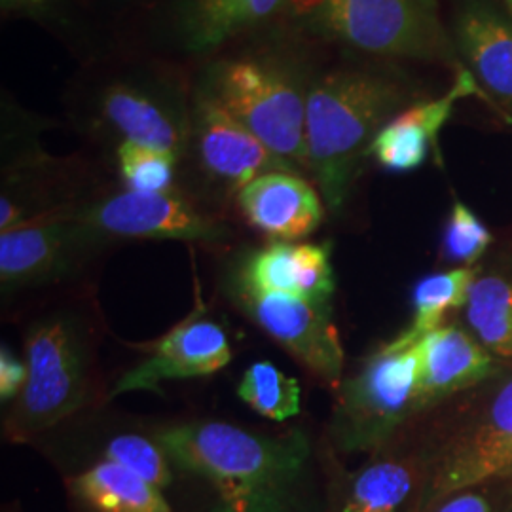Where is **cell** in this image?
Returning a JSON list of instances; mask_svg holds the SVG:
<instances>
[{"label": "cell", "mask_w": 512, "mask_h": 512, "mask_svg": "<svg viewBox=\"0 0 512 512\" xmlns=\"http://www.w3.org/2000/svg\"><path fill=\"white\" fill-rule=\"evenodd\" d=\"M152 439L183 473L211 488V512H332V482L319 484L302 429L266 435L228 421H186Z\"/></svg>", "instance_id": "cell-1"}, {"label": "cell", "mask_w": 512, "mask_h": 512, "mask_svg": "<svg viewBox=\"0 0 512 512\" xmlns=\"http://www.w3.org/2000/svg\"><path fill=\"white\" fill-rule=\"evenodd\" d=\"M427 97L406 63L327 48L306 105L308 177L327 211L336 215L346 207L376 135Z\"/></svg>", "instance_id": "cell-2"}, {"label": "cell", "mask_w": 512, "mask_h": 512, "mask_svg": "<svg viewBox=\"0 0 512 512\" xmlns=\"http://www.w3.org/2000/svg\"><path fill=\"white\" fill-rule=\"evenodd\" d=\"M194 69L135 44L78 63L63 90L65 124L110 154L135 141L183 158Z\"/></svg>", "instance_id": "cell-3"}, {"label": "cell", "mask_w": 512, "mask_h": 512, "mask_svg": "<svg viewBox=\"0 0 512 512\" xmlns=\"http://www.w3.org/2000/svg\"><path fill=\"white\" fill-rule=\"evenodd\" d=\"M325 52L277 21L213 55L194 76L279 160L308 177L306 105Z\"/></svg>", "instance_id": "cell-4"}, {"label": "cell", "mask_w": 512, "mask_h": 512, "mask_svg": "<svg viewBox=\"0 0 512 512\" xmlns=\"http://www.w3.org/2000/svg\"><path fill=\"white\" fill-rule=\"evenodd\" d=\"M281 21L329 50L461 67L439 0H291Z\"/></svg>", "instance_id": "cell-5"}, {"label": "cell", "mask_w": 512, "mask_h": 512, "mask_svg": "<svg viewBox=\"0 0 512 512\" xmlns=\"http://www.w3.org/2000/svg\"><path fill=\"white\" fill-rule=\"evenodd\" d=\"M2 186L0 232L33 220L73 213L109 188L99 165L82 154L54 156L40 145L52 118L33 114L12 93L2 92Z\"/></svg>", "instance_id": "cell-6"}, {"label": "cell", "mask_w": 512, "mask_h": 512, "mask_svg": "<svg viewBox=\"0 0 512 512\" xmlns=\"http://www.w3.org/2000/svg\"><path fill=\"white\" fill-rule=\"evenodd\" d=\"M27 382L6 420V439L29 442L74 416L93 397L90 346L78 321L55 313L25 334Z\"/></svg>", "instance_id": "cell-7"}, {"label": "cell", "mask_w": 512, "mask_h": 512, "mask_svg": "<svg viewBox=\"0 0 512 512\" xmlns=\"http://www.w3.org/2000/svg\"><path fill=\"white\" fill-rule=\"evenodd\" d=\"M270 171L294 169L205 92L194 76L179 188L226 217L239 190Z\"/></svg>", "instance_id": "cell-8"}, {"label": "cell", "mask_w": 512, "mask_h": 512, "mask_svg": "<svg viewBox=\"0 0 512 512\" xmlns=\"http://www.w3.org/2000/svg\"><path fill=\"white\" fill-rule=\"evenodd\" d=\"M420 408V340L403 332L340 384L330 433L342 452H376Z\"/></svg>", "instance_id": "cell-9"}, {"label": "cell", "mask_w": 512, "mask_h": 512, "mask_svg": "<svg viewBox=\"0 0 512 512\" xmlns=\"http://www.w3.org/2000/svg\"><path fill=\"white\" fill-rule=\"evenodd\" d=\"M291 0H164L126 44L198 69L241 38L281 21Z\"/></svg>", "instance_id": "cell-10"}, {"label": "cell", "mask_w": 512, "mask_h": 512, "mask_svg": "<svg viewBox=\"0 0 512 512\" xmlns=\"http://www.w3.org/2000/svg\"><path fill=\"white\" fill-rule=\"evenodd\" d=\"M71 215L112 243L124 239H175L224 247L236 236L224 215L205 207L181 188L137 192L110 184Z\"/></svg>", "instance_id": "cell-11"}, {"label": "cell", "mask_w": 512, "mask_h": 512, "mask_svg": "<svg viewBox=\"0 0 512 512\" xmlns=\"http://www.w3.org/2000/svg\"><path fill=\"white\" fill-rule=\"evenodd\" d=\"M112 241L71 213L33 220L0 232L4 293L57 283Z\"/></svg>", "instance_id": "cell-12"}, {"label": "cell", "mask_w": 512, "mask_h": 512, "mask_svg": "<svg viewBox=\"0 0 512 512\" xmlns=\"http://www.w3.org/2000/svg\"><path fill=\"white\" fill-rule=\"evenodd\" d=\"M239 310L294 359L330 385H340L344 349L332 325L329 306H317L289 294L256 291L234 279Z\"/></svg>", "instance_id": "cell-13"}, {"label": "cell", "mask_w": 512, "mask_h": 512, "mask_svg": "<svg viewBox=\"0 0 512 512\" xmlns=\"http://www.w3.org/2000/svg\"><path fill=\"white\" fill-rule=\"evenodd\" d=\"M205 311L196 279V308L162 338L143 346L147 357L116 380L109 399L131 391L162 393L165 382L211 376L226 368L232 361L228 336Z\"/></svg>", "instance_id": "cell-14"}, {"label": "cell", "mask_w": 512, "mask_h": 512, "mask_svg": "<svg viewBox=\"0 0 512 512\" xmlns=\"http://www.w3.org/2000/svg\"><path fill=\"white\" fill-rule=\"evenodd\" d=\"M497 478H512V380L505 385L480 427L433 459L420 512L444 497Z\"/></svg>", "instance_id": "cell-15"}, {"label": "cell", "mask_w": 512, "mask_h": 512, "mask_svg": "<svg viewBox=\"0 0 512 512\" xmlns=\"http://www.w3.org/2000/svg\"><path fill=\"white\" fill-rule=\"evenodd\" d=\"M452 40L482 97L512 124V18L499 0H456Z\"/></svg>", "instance_id": "cell-16"}, {"label": "cell", "mask_w": 512, "mask_h": 512, "mask_svg": "<svg viewBox=\"0 0 512 512\" xmlns=\"http://www.w3.org/2000/svg\"><path fill=\"white\" fill-rule=\"evenodd\" d=\"M234 207L270 241H300L319 230L327 205L311 179L294 171H270L243 186Z\"/></svg>", "instance_id": "cell-17"}, {"label": "cell", "mask_w": 512, "mask_h": 512, "mask_svg": "<svg viewBox=\"0 0 512 512\" xmlns=\"http://www.w3.org/2000/svg\"><path fill=\"white\" fill-rule=\"evenodd\" d=\"M234 279L256 291L289 294L317 306H329L334 293L330 249L317 243L270 241L241 260Z\"/></svg>", "instance_id": "cell-18"}, {"label": "cell", "mask_w": 512, "mask_h": 512, "mask_svg": "<svg viewBox=\"0 0 512 512\" xmlns=\"http://www.w3.org/2000/svg\"><path fill=\"white\" fill-rule=\"evenodd\" d=\"M482 92L473 74L463 65L456 71L452 88L440 97H427L397 114L374 139L368 158L391 173H408L423 165L437 145L440 129L450 120L459 99ZM484 99V97H482Z\"/></svg>", "instance_id": "cell-19"}, {"label": "cell", "mask_w": 512, "mask_h": 512, "mask_svg": "<svg viewBox=\"0 0 512 512\" xmlns=\"http://www.w3.org/2000/svg\"><path fill=\"white\" fill-rule=\"evenodd\" d=\"M63 484L71 512H175L164 492L109 459L63 476Z\"/></svg>", "instance_id": "cell-20"}, {"label": "cell", "mask_w": 512, "mask_h": 512, "mask_svg": "<svg viewBox=\"0 0 512 512\" xmlns=\"http://www.w3.org/2000/svg\"><path fill=\"white\" fill-rule=\"evenodd\" d=\"M494 370L492 357L458 327H439L420 340L421 406L482 382Z\"/></svg>", "instance_id": "cell-21"}, {"label": "cell", "mask_w": 512, "mask_h": 512, "mask_svg": "<svg viewBox=\"0 0 512 512\" xmlns=\"http://www.w3.org/2000/svg\"><path fill=\"white\" fill-rule=\"evenodd\" d=\"M0 18L35 23L65 46L76 63L120 46L88 0H0Z\"/></svg>", "instance_id": "cell-22"}, {"label": "cell", "mask_w": 512, "mask_h": 512, "mask_svg": "<svg viewBox=\"0 0 512 512\" xmlns=\"http://www.w3.org/2000/svg\"><path fill=\"white\" fill-rule=\"evenodd\" d=\"M465 306L467 321L486 351L512 357V277L475 279Z\"/></svg>", "instance_id": "cell-23"}, {"label": "cell", "mask_w": 512, "mask_h": 512, "mask_svg": "<svg viewBox=\"0 0 512 512\" xmlns=\"http://www.w3.org/2000/svg\"><path fill=\"white\" fill-rule=\"evenodd\" d=\"M476 279L473 268H456L450 272L423 277L412 294L414 317L412 325L404 330L414 340H421L429 332L442 327L448 311L467 304L469 291Z\"/></svg>", "instance_id": "cell-24"}, {"label": "cell", "mask_w": 512, "mask_h": 512, "mask_svg": "<svg viewBox=\"0 0 512 512\" xmlns=\"http://www.w3.org/2000/svg\"><path fill=\"white\" fill-rule=\"evenodd\" d=\"M238 397L256 414L272 421H287L300 414V385L270 361L249 366L238 385Z\"/></svg>", "instance_id": "cell-25"}, {"label": "cell", "mask_w": 512, "mask_h": 512, "mask_svg": "<svg viewBox=\"0 0 512 512\" xmlns=\"http://www.w3.org/2000/svg\"><path fill=\"white\" fill-rule=\"evenodd\" d=\"M122 188L137 192H171L179 188L181 160L160 148L122 141L112 152Z\"/></svg>", "instance_id": "cell-26"}, {"label": "cell", "mask_w": 512, "mask_h": 512, "mask_svg": "<svg viewBox=\"0 0 512 512\" xmlns=\"http://www.w3.org/2000/svg\"><path fill=\"white\" fill-rule=\"evenodd\" d=\"M492 243L490 230L465 205L456 202L442 234V255L450 262L473 264Z\"/></svg>", "instance_id": "cell-27"}, {"label": "cell", "mask_w": 512, "mask_h": 512, "mask_svg": "<svg viewBox=\"0 0 512 512\" xmlns=\"http://www.w3.org/2000/svg\"><path fill=\"white\" fill-rule=\"evenodd\" d=\"M512 478H497L444 497L431 512H509Z\"/></svg>", "instance_id": "cell-28"}, {"label": "cell", "mask_w": 512, "mask_h": 512, "mask_svg": "<svg viewBox=\"0 0 512 512\" xmlns=\"http://www.w3.org/2000/svg\"><path fill=\"white\" fill-rule=\"evenodd\" d=\"M93 12L107 27L112 37L126 44L137 27L164 2V0H88Z\"/></svg>", "instance_id": "cell-29"}, {"label": "cell", "mask_w": 512, "mask_h": 512, "mask_svg": "<svg viewBox=\"0 0 512 512\" xmlns=\"http://www.w3.org/2000/svg\"><path fill=\"white\" fill-rule=\"evenodd\" d=\"M27 382V363L2 346L0 349V401L12 403L16 401Z\"/></svg>", "instance_id": "cell-30"}, {"label": "cell", "mask_w": 512, "mask_h": 512, "mask_svg": "<svg viewBox=\"0 0 512 512\" xmlns=\"http://www.w3.org/2000/svg\"><path fill=\"white\" fill-rule=\"evenodd\" d=\"M503 2V6H505V10L509 12V16L512 18V0H501Z\"/></svg>", "instance_id": "cell-31"}]
</instances>
